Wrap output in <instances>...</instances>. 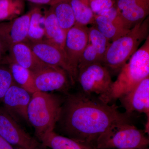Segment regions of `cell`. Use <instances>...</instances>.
<instances>
[{
	"label": "cell",
	"instance_id": "cell-1",
	"mask_svg": "<svg viewBox=\"0 0 149 149\" xmlns=\"http://www.w3.org/2000/svg\"><path fill=\"white\" fill-rule=\"evenodd\" d=\"M130 115L120 112L116 104L110 105L91 95L77 93L68 95L63 101L57 123L68 138L93 146L110 126L128 121Z\"/></svg>",
	"mask_w": 149,
	"mask_h": 149
},
{
	"label": "cell",
	"instance_id": "cell-2",
	"mask_svg": "<svg viewBox=\"0 0 149 149\" xmlns=\"http://www.w3.org/2000/svg\"><path fill=\"white\" fill-rule=\"evenodd\" d=\"M119 70L117 78L99 99L107 104L120 99L149 77V37Z\"/></svg>",
	"mask_w": 149,
	"mask_h": 149
},
{
	"label": "cell",
	"instance_id": "cell-3",
	"mask_svg": "<svg viewBox=\"0 0 149 149\" xmlns=\"http://www.w3.org/2000/svg\"><path fill=\"white\" fill-rule=\"evenodd\" d=\"M63 101L56 95L45 92L37 91L32 94L27 117L38 140L54 130L60 117Z\"/></svg>",
	"mask_w": 149,
	"mask_h": 149
},
{
	"label": "cell",
	"instance_id": "cell-4",
	"mask_svg": "<svg viewBox=\"0 0 149 149\" xmlns=\"http://www.w3.org/2000/svg\"><path fill=\"white\" fill-rule=\"evenodd\" d=\"M149 17L139 22L125 35L110 43L103 63L113 70H120L149 36Z\"/></svg>",
	"mask_w": 149,
	"mask_h": 149
},
{
	"label": "cell",
	"instance_id": "cell-5",
	"mask_svg": "<svg viewBox=\"0 0 149 149\" xmlns=\"http://www.w3.org/2000/svg\"><path fill=\"white\" fill-rule=\"evenodd\" d=\"M145 131L128 121L113 124L101 134L96 141L98 149H144L148 148V138Z\"/></svg>",
	"mask_w": 149,
	"mask_h": 149
},
{
	"label": "cell",
	"instance_id": "cell-6",
	"mask_svg": "<svg viewBox=\"0 0 149 149\" xmlns=\"http://www.w3.org/2000/svg\"><path fill=\"white\" fill-rule=\"evenodd\" d=\"M0 136L19 149H47L24 130L4 108H0Z\"/></svg>",
	"mask_w": 149,
	"mask_h": 149
},
{
	"label": "cell",
	"instance_id": "cell-7",
	"mask_svg": "<svg viewBox=\"0 0 149 149\" xmlns=\"http://www.w3.org/2000/svg\"><path fill=\"white\" fill-rule=\"evenodd\" d=\"M77 80L83 93L100 96L109 91L113 82L107 68L99 63L78 70Z\"/></svg>",
	"mask_w": 149,
	"mask_h": 149
},
{
	"label": "cell",
	"instance_id": "cell-8",
	"mask_svg": "<svg viewBox=\"0 0 149 149\" xmlns=\"http://www.w3.org/2000/svg\"><path fill=\"white\" fill-rule=\"evenodd\" d=\"M89 27L75 24L66 33L64 51L74 80H77L80 57L88 44Z\"/></svg>",
	"mask_w": 149,
	"mask_h": 149
},
{
	"label": "cell",
	"instance_id": "cell-9",
	"mask_svg": "<svg viewBox=\"0 0 149 149\" xmlns=\"http://www.w3.org/2000/svg\"><path fill=\"white\" fill-rule=\"evenodd\" d=\"M24 42L44 63L50 66L61 68L65 70L69 75L71 83L74 84L75 80L63 50L44 40L38 42L26 40Z\"/></svg>",
	"mask_w": 149,
	"mask_h": 149
},
{
	"label": "cell",
	"instance_id": "cell-10",
	"mask_svg": "<svg viewBox=\"0 0 149 149\" xmlns=\"http://www.w3.org/2000/svg\"><path fill=\"white\" fill-rule=\"evenodd\" d=\"M34 76L35 87L40 92L64 91L71 83L67 72L58 67L49 66L34 74Z\"/></svg>",
	"mask_w": 149,
	"mask_h": 149
},
{
	"label": "cell",
	"instance_id": "cell-11",
	"mask_svg": "<svg viewBox=\"0 0 149 149\" xmlns=\"http://www.w3.org/2000/svg\"><path fill=\"white\" fill-rule=\"evenodd\" d=\"M109 44L108 40L99 32L95 25L89 27L88 44L79 61L78 71L90 65L102 64Z\"/></svg>",
	"mask_w": 149,
	"mask_h": 149
},
{
	"label": "cell",
	"instance_id": "cell-12",
	"mask_svg": "<svg viewBox=\"0 0 149 149\" xmlns=\"http://www.w3.org/2000/svg\"><path fill=\"white\" fill-rule=\"evenodd\" d=\"M32 95L14 83L3 98V108L17 122L22 120L29 123L27 109Z\"/></svg>",
	"mask_w": 149,
	"mask_h": 149
},
{
	"label": "cell",
	"instance_id": "cell-13",
	"mask_svg": "<svg viewBox=\"0 0 149 149\" xmlns=\"http://www.w3.org/2000/svg\"><path fill=\"white\" fill-rule=\"evenodd\" d=\"M94 25L109 42L125 35L130 30L124 27L119 13L114 6L95 15Z\"/></svg>",
	"mask_w": 149,
	"mask_h": 149
},
{
	"label": "cell",
	"instance_id": "cell-14",
	"mask_svg": "<svg viewBox=\"0 0 149 149\" xmlns=\"http://www.w3.org/2000/svg\"><path fill=\"white\" fill-rule=\"evenodd\" d=\"M125 113L134 111L144 113L149 119V77L141 81L131 91L120 99Z\"/></svg>",
	"mask_w": 149,
	"mask_h": 149
},
{
	"label": "cell",
	"instance_id": "cell-15",
	"mask_svg": "<svg viewBox=\"0 0 149 149\" xmlns=\"http://www.w3.org/2000/svg\"><path fill=\"white\" fill-rule=\"evenodd\" d=\"M31 13L32 10L10 21L0 22V37L9 47L27 40Z\"/></svg>",
	"mask_w": 149,
	"mask_h": 149
},
{
	"label": "cell",
	"instance_id": "cell-16",
	"mask_svg": "<svg viewBox=\"0 0 149 149\" xmlns=\"http://www.w3.org/2000/svg\"><path fill=\"white\" fill-rule=\"evenodd\" d=\"M8 56L13 61L29 70L33 74L50 66L41 61L24 42L10 46Z\"/></svg>",
	"mask_w": 149,
	"mask_h": 149
},
{
	"label": "cell",
	"instance_id": "cell-17",
	"mask_svg": "<svg viewBox=\"0 0 149 149\" xmlns=\"http://www.w3.org/2000/svg\"><path fill=\"white\" fill-rule=\"evenodd\" d=\"M45 30L43 40L64 51L66 33L61 27L51 6L46 12Z\"/></svg>",
	"mask_w": 149,
	"mask_h": 149
},
{
	"label": "cell",
	"instance_id": "cell-18",
	"mask_svg": "<svg viewBox=\"0 0 149 149\" xmlns=\"http://www.w3.org/2000/svg\"><path fill=\"white\" fill-rule=\"evenodd\" d=\"M46 148L51 149H96L91 144L61 136L54 131L43 135L38 139Z\"/></svg>",
	"mask_w": 149,
	"mask_h": 149
},
{
	"label": "cell",
	"instance_id": "cell-19",
	"mask_svg": "<svg viewBox=\"0 0 149 149\" xmlns=\"http://www.w3.org/2000/svg\"><path fill=\"white\" fill-rule=\"evenodd\" d=\"M119 13L124 27L130 29L148 17L149 0H141L134 5Z\"/></svg>",
	"mask_w": 149,
	"mask_h": 149
},
{
	"label": "cell",
	"instance_id": "cell-20",
	"mask_svg": "<svg viewBox=\"0 0 149 149\" xmlns=\"http://www.w3.org/2000/svg\"><path fill=\"white\" fill-rule=\"evenodd\" d=\"M6 64L8 65L14 82L17 85L31 94L37 91L34 81V74L32 72L13 61L9 58L8 56Z\"/></svg>",
	"mask_w": 149,
	"mask_h": 149
},
{
	"label": "cell",
	"instance_id": "cell-21",
	"mask_svg": "<svg viewBox=\"0 0 149 149\" xmlns=\"http://www.w3.org/2000/svg\"><path fill=\"white\" fill-rule=\"evenodd\" d=\"M51 6L61 27L67 33L75 24L74 13L69 0H55Z\"/></svg>",
	"mask_w": 149,
	"mask_h": 149
},
{
	"label": "cell",
	"instance_id": "cell-22",
	"mask_svg": "<svg viewBox=\"0 0 149 149\" xmlns=\"http://www.w3.org/2000/svg\"><path fill=\"white\" fill-rule=\"evenodd\" d=\"M46 12L44 13L39 8H35L32 9L27 40L38 42L44 39Z\"/></svg>",
	"mask_w": 149,
	"mask_h": 149
},
{
	"label": "cell",
	"instance_id": "cell-23",
	"mask_svg": "<svg viewBox=\"0 0 149 149\" xmlns=\"http://www.w3.org/2000/svg\"><path fill=\"white\" fill-rule=\"evenodd\" d=\"M69 1L74 13L75 24L94 25L95 15L91 9L89 0H69Z\"/></svg>",
	"mask_w": 149,
	"mask_h": 149
},
{
	"label": "cell",
	"instance_id": "cell-24",
	"mask_svg": "<svg viewBox=\"0 0 149 149\" xmlns=\"http://www.w3.org/2000/svg\"><path fill=\"white\" fill-rule=\"evenodd\" d=\"M24 9V0H1L0 22L17 18L21 16Z\"/></svg>",
	"mask_w": 149,
	"mask_h": 149
},
{
	"label": "cell",
	"instance_id": "cell-25",
	"mask_svg": "<svg viewBox=\"0 0 149 149\" xmlns=\"http://www.w3.org/2000/svg\"><path fill=\"white\" fill-rule=\"evenodd\" d=\"M15 83L8 65H0V102L8 89Z\"/></svg>",
	"mask_w": 149,
	"mask_h": 149
},
{
	"label": "cell",
	"instance_id": "cell-26",
	"mask_svg": "<svg viewBox=\"0 0 149 149\" xmlns=\"http://www.w3.org/2000/svg\"><path fill=\"white\" fill-rule=\"evenodd\" d=\"M91 9L95 15L111 8L114 6L113 0H89Z\"/></svg>",
	"mask_w": 149,
	"mask_h": 149
},
{
	"label": "cell",
	"instance_id": "cell-27",
	"mask_svg": "<svg viewBox=\"0 0 149 149\" xmlns=\"http://www.w3.org/2000/svg\"><path fill=\"white\" fill-rule=\"evenodd\" d=\"M9 46L0 37V65L6 64Z\"/></svg>",
	"mask_w": 149,
	"mask_h": 149
},
{
	"label": "cell",
	"instance_id": "cell-28",
	"mask_svg": "<svg viewBox=\"0 0 149 149\" xmlns=\"http://www.w3.org/2000/svg\"><path fill=\"white\" fill-rule=\"evenodd\" d=\"M141 0H118L116 8L119 12L132 6Z\"/></svg>",
	"mask_w": 149,
	"mask_h": 149
},
{
	"label": "cell",
	"instance_id": "cell-29",
	"mask_svg": "<svg viewBox=\"0 0 149 149\" xmlns=\"http://www.w3.org/2000/svg\"><path fill=\"white\" fill-rule=\"evenodd\" d=\"M0 149H19L13 146L0 136Z\"/></svg>",
	"mask_w": 149,
	"mask_h": 149
},
{
	"label": "cell",
	"instance_id": "cell-30",
	"mask_svg": "<svg viewBox=\"0 0 149 149\" xmlns=\"http://www.w3.org/2000/svg\"><path fill=\"white\" fill-rule=\"evenodd\" d=\"M38 4H46L51 5L55 0H24Z\"/></svg>",
	"mask_w": 149,
	"mask_h": 149
},
{
	"label": "cell",
	"instance_id": "cell-31",
	"mask_svg": "<svg viewBox=\"0 0 149 149\" xmlns=\"http://www.w3.org/2000/svg\"><path fill=\"white\" fill-rule=\"evenodd\" d=\"M149 149L148 148H146L144 149Z\"/></svg>",
	"mask_w": 149,
	"mask_h": 149
},
{
	"label": "cell",
	"instance_id": "cell-32",
	"mask_svg": "<svg viewBox=\"0 0 149 149\" xmlns=\"http://www.w3.org/2000/svg\"><path fill=\"white\" fill-rule=\"evenodd\" d=\"M0 1H1V0H0Z\"/></svg>",
	"mask_w": 149,
	"mask_h": 149
}]
</instances>
